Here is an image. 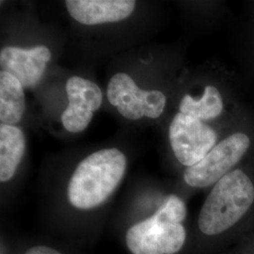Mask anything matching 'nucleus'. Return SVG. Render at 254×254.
I'll use <instances>...</instances> for the list:
<instances>
[{
  "instance_id": "1",
  "label": "nucleus",
  "mask_w": 254,
  "mask_h": 254,
  "mask_svg": "<svg viewBox=\"0 0 254 254\" xmlns=\"http://www.w3.org/2000/svg\"><path fill=\"white\" fill-rule=\"evenodd\" d=\"M126 170L127 157L117 148L90 154L78 164L70 179V203L82 210L99 206L117 189Z\"/></svg>"
},
{
  "instance_id": "2",
  "label": "nucleus",
  "mask_w": 254,
  "mask_h": 254,
  "mask_svg": "<svg viewBox=\"0 0 254 254\" xmlns=\"http://www.w3.org/2000/svg\"><path fill=\"white\" fill-rule=\"evenodd\" d=\"M254 201V186L240 170L228 173L215 185L204 201L198 225L206 236H216L234 226Z\"/></svg>"
},
{
  "instance_id": "3",
  "label": "nucleus",
  "mask_w": 254,
  "mask_h": 254,
  "mask_svg": "<svg viewBox=\"0 0 254 254\" xmlns=\"http://www.w3.org/2000/svg\"><path fill=\"white\" fill-rule=\"evenodd\" d=\"M186 229L158 209L151 218L129 228L126 242L132 254H177L185 244Z\"/></svg>"
},
{
  "instance_id": "4",
  "label": "nucleus",
  "mask_w": 254,
  "mask_h": 254,
  "mask_svg": "<svg viewBox=\"0 0 254 254\" xmlns=\"http://www.w3.org/2000/svg\"><path fill=\"white\" fill-rule=\"evenodd\" d=\"M251 144L243 133L227 136L215 146L199 163L189 167L184 179L193 188H207L222 179L244 156Z\"/></svg>"
},
{
  "instance_id": "5",
  "label": "nucleus",
  "mask_w": 254,
  "mask_h": 254,
  "mask_svg": "<svg viewBox=\"0 0 254 254\" xmlns=\"http://www.w3.org/2000/svg\"><path fill=\"white\" fill-rule=\"evenodd\" d=\"M108 98L123 117L133 121L142 117L158 118L166 106L163 92L141 90L134 79L125 73H117L111 77L108 86Z\"/></svg>"
},
{
  "instance_id": "6",
  "label": "nucleus",
  "mask_w": 254,
  "mask_h": 254,
  "mask_svg": "<svg viewBox=\"0 0 254 254\" xmlns=\"http://www.w3.org/2000/svg\"><path fill=\"white\" fill-rule=\"evenodd\" d=\"M170 141L180 163L188 168L199 163L216 146V132L200 120L177 113L170 126Z\"/></svg>"
},
{
  "instance_id": "7",
  "label": "nucleus",
  "mask_w": 254,
  "mask_h": 254,
  "mask_svg": "<svg viewBox=\"0 0 254 254\" xmlns=\"http://www.w3.org/2000/svg\"><path fill=\"white\" fill-rule=\"evenodd\" d=\"M66 92L69 104L62 115V122L67 131L79 133L90 125L93 112L100 109L103 94L97 84L80 76L68 79Z\"/></svg>"
},
{
  "instance_id": "8",
  "label": "nucleus",
  "mask_w": 254,
  "mask_h": 254,
  "mask_svg": "<svg viewBox=\"0 0 254 254\" xmlns=\"http://www.w3.org/2000/svg\"><path fill=\"white\" fill-rule=\"evenodd\" d=\"M50 60L51 52L45 46L31 49L9 46L0 52L1 72L13 75L24 89L33 88L41 81Z\"/></svg>"
},
{
  "instance_id": "9",
  "label": "nucleus",
  "mask_w": 254,
  "mask_h": 254,
  "mask_svg": "<svg viewBox=\"0 0 254 254\" xmlns=\"http://www.w3.org/2000/svg\"><path fill=\"white\" fill-rule=\"evenodd\" d=\"M68 12L83 25L115 23L129 17L135 9L133 0H66Z\"/></svg>"
},
{
  "instance_id": "10",
  "label": "nucleus",
  "mask_w": 254,
  "mask_h": 254,
  "mask_svg": "<svg viewBox=\"0 0 254 254\" xmlns=\"http://www.w3.org/2000/svg\"><path fill=\"white\" fill-rule=\"evenodd\" d=\"M26 151V137L15 126L0 127V181L13 177Z\"/></svg>"
},
{
  "instance_id": "11",
  "label": "nucleus",
  "mask_w": 254,
  "mask_h": 254,
  "mask_svg": "<svg viewBox=\"0 0 254 254\" xmlns=\"http://www.w3.org/2000/svg\"><path fill=\"white\" fill-rule=\"evenodd\" d=\"M26 110L24 87L13 75L0 73V121L2 125L18 124Z\"/></svg>"
},
{
  "instance_id": "12",
  "label": "nucleus",
  "mask_w": 254,
  "mask_h": 254,
  "mask_svg": "<svg viewBox=\"0 0 254 254\" xmlns=\"http://www.w3.org/2000/svg\"><path fill=\"white\" fill-rule=\"evenodd\" d=\"M180 112L199 119L200 121L217 118L222 112L223 101L218 89L214 86H206L200 100L192 98L190 95H185L179 106Z\"/></svg>"
},
{
  "instance_id": "13",
  "label": "nucleus",
  "mask_w": 254,
  "mask_h": 254,
  "mask_svg": "<svg viewBox=\"0 0 254 254\" xmlns=\"http://www.w3.org/2000/svg\"><path fill=\"white\" fill-rule=\"evenodd\" d=\"M25 254H62L60 252L46 246H36L30 248Z\"/></svg>"
}]
</instances>
